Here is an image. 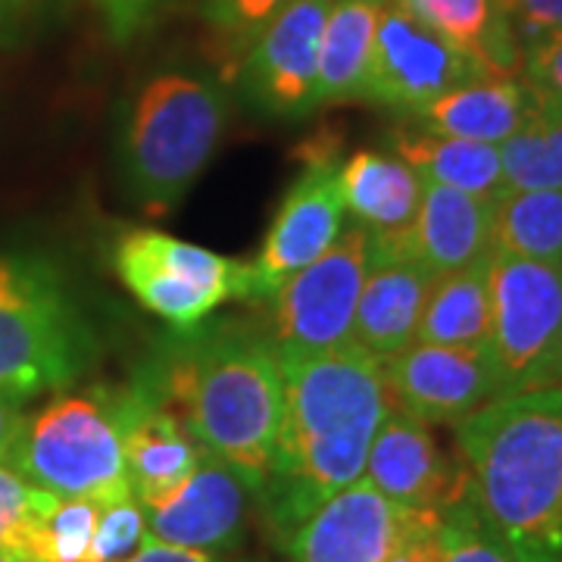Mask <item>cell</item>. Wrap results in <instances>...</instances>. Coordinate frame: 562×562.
Masks as SVG:
<instances>
[{
  "instance_id": "6da1fadb",
  "label": "cell",
  "mask_w": 562,
  "mask_h": 562,
  "mask_svg": "<svg viewBox=\"0 0 562 562\" xmlns=\"http://www.w3.org/2000/svg\"><path fill=\"white\" fill-rule=\"evenodd\" d=\"M284 372V419L272 472L257 494L262 519L284 547L322 503L362 479L366 457L391 391L384 360L360 344L319 353L279 350Z\"/></svg>"
},
{
  "instance_id": "7a4b0ae2",
  "label": "cell",
  "mask_w": 562,
  "mask_h": 562,
  "mask_svg": "<svg viewBox=\"0 0 562 562\" xmlns=\"http://www.w3.org/2000/svg\"><path fill=\"white\" fill-rule=\"evenodd\" d=\"M138 375L257 497L284 419V372L272 338L241 322L188 328Z\"/></svg>"
},
{
  "instance_id": "3957f363",
  "label": "cell",
  "mask_w": 562,
  "mask_h": 562,
  "mask_svg": "<svg viewBox=\"0 0 562 562\" xmlns=\"http://www.w3.org/2000/svg\"><path fill=\"white\" fill-rule=\"evenodd\" d=\"M469 501L516 562H562V387L513 391L457 425Z\"/></svg>"
},
{
  "instance_id": "277c9868",
  "label": "cell",
  "mask_w": 562,
  "mask_h": 562,
  "mask_svg": "<svg viewBox=\"0 0 562 562\" xmlns=\"http://www.w3.org/2000/svg\"><path fill=\"white\" fill-rule=\"evenodd\" d=\"M228 101L213 81L162 72L128 101L116 160L128 194L150 216H166L201 179L225 135Z\"/></svg>"
},
{
  "instance_id": "5b68a950",
  "label": "cell",
  "mask_w": 562,
  "mask_h": 562,
  "mask_svg": "<svg viewBox=\"0 0 562 562\" xmlns=\"http://www.w3.org/2000/svg\"><path fill=\"white\" fill-rule=\"evenodd\" d=\"M91 360V331L57 266L0 250V394L66 391Z\"/></svg>"
},
{
  "instance_id": "8992f818",
  "label": "cell",
  "mask_w": 562,
  "mask_h": 562,
  "mask_svg": "<svg viewBox=\"0 0 562 562\" xmlns=\"http://www.w3.org/2000/svg\"><path fill=\"white\" fill-rule=\"evenodd\" d=\"M7 465L60 501H88L101 509L132 501L120 425L106 387L57 394L38 413L25 416Z\"/></svg>"
},
{
  "instance_id": "52a82bcc",
  "label": "cell",
  "mask_w": 562,
  "mask_h": 562,
  "mask_svg": "<svg viewBox=\"0 0 562 562\" xmlns=\"http://www.w3.org/2000/svg\"><path fill=\"white\" fill-rule=\"evenodd\" d=\"M113 266L135 301L172 328L188 331L222 303L254 301L250 262L222 257L157 228H128L113 247Z\"/></svg>"
},
{
  "instance_id": "ba28073f",
  "label": "cell",
  "mask_w": 562,
  "mask_h": 562,
  "mask_svg": "<svg viewBox=\"0 0 562 562\" xmlns=\"http://www.w3.org/2000/svg\"><path fill=\"white\" fill-rule=\"evenodd\" d=\"M562 331V262L491 254V341L503 394L528 391Z\"/></svg>"
},
{
  "instance_id": "9c48e42d",
  "label": "cell",
  "mask_w": 562,
  "mask_h": 562,
  "mask_svg": "<svg viewBox=\"0 0 562 562\" xmlns=\"http://www.w3.org/2000/svg\"><path fill=\"white\" fill-rule=\"evenodd\" d=\"M369 269V232L341 228L335 244L281 284L272 301V344L291 353H319L353 341V319Z\"/></svg>"
},
{
  "instance_id": "30bf717a",
  "label": "cell",
  "mask_w": 562,
  "mask_h": 562,
  "mask_svg": "<svg viewBox=\"0 0 562 562\" xmlns=\"http://www.w3.org/2000/svg\"><path fill=\"white\" fill-rule=\"evenodd\" d=\"M475 76L482 72L469 54L413 20L394 0H384L360 101L413 116L425 103Z\"/></svg>"
},
{
  "instance_id": "8fae6325",
  "label": "cell",
  "mask_w": 562,
  "mask_h": 562,
  "mask_svg": "<svg viewBox=\"0 0 562 562\" xmlns=\"http://www.w3.org/2000/svg\"><path fill=\"white\" fill-rule=\"evenodd\" d=\"M335 0H291L269 22L235 72V85L254 110L272 120L316 113L322 29Z\"/></svg>"
},
{
  "instance_id": "7c38bea8",
  "label": "cell",
  "mask_w": 562,
  "mask_h": 562,
  "mask_svg": "<svg viewBox=\"0 0 562 562\" xmlns=\"http://www.w3.org/2000/svg\"><path fill=\"white\" fill-rule=\"evenodd\" d=\"M303 172L281 198L279 213L262 238L254 269V301H269L284 281L322 257L341 235V166L335 150H303Z\"/></svg>"
},
{
  "instance_id": "4fadbf2b",
  "label": "cell",
  "mask_w": 562,
  "mask_h": 562,
  "mask_svg": "<svg viewBox=\"0 0 562 562\" xmlns=\"http://www.w3.org/2000/svg\"><path fill=\"white\" fill-rule=\"evenodd\" d=\"M384 382L394 406L425 425H460L503 397L487 347L409 344L384 360Z\"/></svg>"
},
{
  "instance_id": "5bb4252c",
  "label": "cell",
  "mask_w": 562,
  "mask_h": 562,
  "mask_svg": "<svg viewBox=\"0 0 562 562\" xmlns=\"http://www.w3.org/2000/svg\"><path fill=\"white\" fill-rule=\"evenodd\" d=\"M110 403L120 425L132 497L140 509H154L194 475L203 447L179 413L140 375L120 391H110Z\"/></svg>"
},
{
  "instance_id": "9a60e30c",
  "label": "cell",
  "mask_w": 562,
  "mask_h": 562,
  "mask_svg": "<svg viewBox=\"0 0 562 562\" xmlns=\"http://www.w3.org/2000/svg\"><path fill=\"white\" fill-rule=\"evenodd\" d=\"M362 479L382 491L387 501L409 509L443 513L469 497V472L443 450L431 425L391 406L379 425Z\"/></svg>"
},
{
  "instance_id": "2e32d148",
  "label": "cell",
  "mask_w": 562,
  "mask_h": 562,
  "mask_svg": "<svg viewBox=\"0 0 562 562\" xmlns=\"http://www.w3.org/2000/svg\"><path fill=\"white\" fill-rule=\"evenodd\" d=\"M419 513L357 479L322 503L284 550L291 562H387Z\"/></svg>"
},
{
  "instance_id": "e0dca14e",
  "label": "cell",
  "mask_w": 562,
  "mask_h": 562,
  "mask_svg": "<svg viewBox=\"0 0 562 562\" xmlns=\"http://www.w3.org/2000/svg\"><path fill=\"white\" fill-rule=\"evenodd\" d=\"M435 276L422 266L401 238L369 235V269L362 281L353 344L379 360H391L416 341L422 310Z\"/></svg>"
},
{
  "instance_id": "ac0fdd59",
  "label": "cell",
  "mask_w": 562,
  "mask_h": 562,
  "mask_svg": "<svg viewBox=\"0 0 562 562\" xmlns=\"http://www.w3.org/2000/svg\"><path fill=\"white\" fill-rule=\"evenodd\" d=\"M254 491L203 450L201 465L160 506L144 509L147 535L162 543L222 553L241 541Z\"/></svg>"
},
{
  "instance_id": "d6986e66",
  "label": "cell",
  "mask_w": 562,
  "mask_h": 562,
  "mask_svg": "<svg viewBox=\"0 0 562 562\" xmlns=\"http://www.w3.org/2000/svg\"><path fill=\"white\" fill-rule=\"evenodd\" d=\"M403 241L435 279L487 260L494 254V201L425 181Z\"/></svg>"
},
{
  "instance_id": "ffe728a7",
  "label": "cell",
  "mask_w": 562,
  "mask_h": 562,
  "mask_svg": "<svg viewBox=\"0 0 562 562\" xmlns=\"http://www.w3.org/2000/svg\"><path fill=\"white\" fill-rule=\"evenodd\" d=\"M535 94L516 76H475L450 88L447 94L425 103L413 122L447 138L482 140L501 147L535 113Z\"/></svg>"
},
{
  "instance_id": "44dd1931",
  "label": "cell",
  "mask_w": 562,
  "mask_h": 562,
  "mask_svg": "<svg viewBox=\"0 0 562 562\" xmlns=\"http://www.w3.org/2000/svg\"><path fill=\"white\" fill-rule=\"evenodd\" d=\"M422 191V176L397 154L357 150L341 166L344 206L372 238L406 235L419 213Z\"/></svg>"
},
{
  "instance_id": "7402d4cb",
  "label": "cell",
  "mask_w": 562,
  "mask_h": 562,
  "mask_svg": "<svg viewBox=\"0 0 562 562\" xmlns=\"http://www.w3.org/2000/svg\"><path fill=\"white\" fill-rule=\"evenodd\" d=\"M391 144H394V154L419 172L422 181L457 188V191L487 198V201H497L506 191L501 147L494 144L447 138V135L425 132L419 125L394 132Z\"/></svg>"
},
{
  "instance_id": "603a6c76",
  "label": "cell",
  "mask_w": 562,
  "mask_h": 562,
  "mask_svg": "<svg viewBox=\"0 0 562 562\" xmlns=\"http://www.w3.org/2000/svg\"><path fill=\"white\" fill-rule=\"evenodd\" d=\"M413 20L469 54L482 76H516L522 47L506 32L494 0H394Z\"/></svg>"
},
{
  "instance_id": "cb8c5ba5",
  "label": "cell",
  "mask_w": 562,
  "mask_h": 562,
  "mask_svg": "<svg viewBox=\"0 0 562 562\" xmlns=\"http://www.w3.org/2000/svg\"><path fill=\"white\" fill-rule=\"evenodd\" d=\"M384 0H335L319 47L316 110L360 101Z\"/></svg>"
},
{
  "instance_id": "d4e9b609",
  "label": "cell",
  "mask_w": 562,
  "mask_h": 562,
  "mask_svg": "<svg viewBox=\"0 0 562 562\" xmlns=\"http://www.w3.org/2000/svg\"><path fill=\"white\" fill-rule=\"evenodd\" d=\"M416 341L441 344V347H487L491 341V257L431 281Z\"/></svg>"
},
{
  "instance_id": "484cf974",
  "label": "cell",
  "mask_w": 562,
  "mask_h": 562,
  "mask_svg": "<svg viewBox=\"0 0 562 562\" xmlns=\"http://www.w3.org/2000/svg\"><path fill=\"white\" fill-rule=\"evenodd\" d=\"M494 250L522 260L562 262V191L506 188L494 201Z\"/></svg>"
},
{
  "instance_id": "4316f807",
  "label": "cell",
  "mask_w": 562,
  "mask_h": 562,
  "mask_svg": "<svg viewBox=\"0 0 562 562\" xmlns=\"http://www.w3.org/2000/svg\"><path fill=\"white\" fill-rule=\"evenodd\" d=\"M503 184L519 191H562V106L538 103L531 120L501 144Z\"/></svg>"
},
{
  "instance_id": "83f0119b",
  "label": "cell",
  "mask_w": 562,
  "mask_h": 562,
  "mask_svg": "<svg viewBox=\"0 0 562 562\" xmlns=\"http://www.w3.org/2000/svg\"><path fill=\"white\" fill-rule=\"evenodd\" d=\"M291 0H203L201 16L210 32V50L222 72L235 79L238 66L260 38V32Z\"/></svg>"
},
{
  "instance_id": "f1b7e54d",
  "label": "cell",
  "mask_w": 562,
  "mask_h": 562,
  "mask_svg": "<svg viewBox=\"0 0 562 562\" xmlns=\"http://www.w3.org/2000/svg\"><path fill=\"white\" fill-rule=\"evenodd\" d=\"M54 494L29 484L16 469L0 462V557L32 562V543Z\"/></svg>"
},
{
  "instance_id": "f546056e",
  "label": "cell",
  "mask_w": 562,
  "mask_h": 562,
  "mask_svg": "<svg viewBox=\"0 0 562 562\" xmlns=\"http://www.w3.org/2000/svg\"><path fill=\"white\" fill-rule=\"evenodd\" d=\"M101 516V506L88 501H57L44 513L35 543L32 562H85L94 538V525Z\"/></svg>"
},
{
  "instance_id": "4dcf8cb0",
  "label": "cell",
  "mask_w": 562,
  "mask_h": 562,
  "mask_svg": "<svg viewBox=\"0 0 562 562\" xmlns=\"http://www.w3.org/2000/svg\"><path fill=\"white\" fill-rule=\"evenodd\" d=\"M443 562H516L494 531L482 522L472 501L453 503L441 513Z\"/></svg>"
},
{
  "instance_id": "1f68e13d",
  "label": "cell",
  "mask_w": 562,
  "mask_h": 562,
  "mask_svg": "<svg viewBox=\"0 0 562 562\" xmlns=\"http://www.w3.org/2000/svg\"><path fill=\"white\" fill-rule=\"evenodd\" d=\"M144 538H147V519L135 497L103 506L85 562H125L138 553Z\"/></svg>"
},
{
  "instance_id": "d6a6232c",
  "label": "cell",
  "mask_w": 562,
  "mask_h": 562,
  "mask_svg": "<svg viewBox=\"0 0 562 562\" xmlns=\"http://www.w3.org/2000/svg\"><path fill=\"white\" fill-rule=\"evenodd\" d=\"M494 10L522 50L562 29V0H494Z\"/></svg>"
},
{
  "instance_id": "836d02e7",
  "label": "cell",
  "mask_w": 562,
  "mask_h": 562,
  "mask_svg": "<svg viewBox=\"0 0 562 562\" xmlns=\"http://www.w3.org/2000/svg\"><path fill=\"white\" fill-rule=\"evenodd\" d=\"M522 76L535 101L562 106V29L525 47Z\"/></svg>"
},
{
  "instance_id": "e575fe53",
  "label": "cell",
  "mask_w": 562,
  "mask_h": 562,
  "mask_svg": "<svg viewBox=\"0 0 562 562\" xmlns=\"http://www.w3.org/2000/svg\"><path fill=\"white\" fill-rule=\"evenodd\" d=\"M160 3L162 0H94L103 29L116 44H128L138 38L144 25L154 20Z\"/></svg>"
},
{
  "instance_id": "d590c367",
  "label": "cell",
  "mask_w": 562,
  "mask_h": 562,
  "mask_svg": "<svg viewBox=\"0 0 562 562\" xmlns=\"http://www.w3.org/2000/svg\"><path fill=\"white\" fill-rule=\"evenodd\" d=\"M387 562H443L441 513L422 509L409 525V531L403 535V541L397 543V550L387 557Z\"/></svg>"
},
{
  "instance_id": "8d00e7d4",
  "label": "cell",
  "mask_w": 562,
  "mask_h": 562,
  "mask_svg": "<svg viewBox=\"0 0 562 562\" xmlns=\"http://www.w3.org/2000/svg\"><path fill=\"white\" fill-rule=\"evenodd\" d=\"M125 562H222L220 553H206V550H191V547H176V543H162L157 538H144L140 550Z\"/></svg>"
},
{
  "instance_id": "74e56055",
  "label": "cell",
  "mask_w": 562,
  "mask_h": 562,
  "mask_svg": "<svg viewBox=\"0 0 562 562\" xmlns=\"http://www.w3.org/2000/svg\"><path fill=\"white\" fill-rule=\"evenodd\" d=\"M22 422H25V401L0 394V462L10 460V450L16 443Z\"/></svg>"
},
{
  "instance_id": "f35d334b",
  "label": "cell",
  "mask_w": 562,
  "mask_h": 562,
  "mask_svg": "<svg viewBox=\"0 0 562 562\" xmlns=\"http://www.w3.org/2000/svg\"><path fill=\"white\" fill-rule=\"evenodd\" d=\"M535 387H562V331L560 338H557V344H553L547 362H543L541 379H538Z\"/></svg>"
},
{
  "instance_id": "ab89813d",
  "label": "cell",
  "mask_w": 562,
  "mask_h": 562,
  "mask_svg": "<svg viewBox=\"0 0 562 562\" xmlns=\"http://www.w3.org/2000/svg\"><path fill=\"white\" fill-rule=\"evenodd\" d=\"M25 3L29 0H0V29H7L10 22L16 20L22 10H25Z\"/></svg>"
},
{
  "instance_id": "60d3db41",
  "label": "cell",
  "mask_w": 562,
  "mask_h": 562,
  "mask_svg": "<svg viewBox=\"0 0 562 562\" xmlns=\"http://www.w3.org/2000/svg\"><path fill=\"white\" fill-rule=\"evenodd\" d=\"M0 562H22V560H10V557H0Z\"/></svg>"
}]
</instances>
